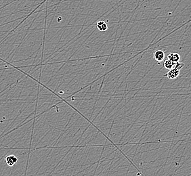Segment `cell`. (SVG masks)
Returning <instances> with one entry per match:
<instances>
[{
  "mask_svg": "<svg viewBox=\"0 0 191 176\" xmlns=\"http://www.w3.org/2000/svg\"><path fill=\"white\" fill-rule=\"evenodd\" d=\"M180 70L176 68H173L172 69H171L169 70V72L167 73L166 75H165V77H167L170 79H176V78L180 75Z\"/></svg>",
  "mask_w": 191,
  "mask_h": 176,
  "instance_id": "cell-1",
  "label": "cell"
},
{
  "mask_svg": "<svg viewBox=\"0 0 191 176\" xmlns=\"http://www.w3.org/2000/svg\"><path fill=\"white\" fill-rule=\"evenodd\" d=\"M18 158L14 155H10L6 156V163L10 167L14 166L18 162Z\"/></svg>",
  "mask_w": 191,
  "mask_h": 176,
  "instance_id": "cell-2",
  "label": "cell"
},
{
  "mask_svg": "<svg viewBox=\"0 0 191 176\" xmlns=\"http://www.w3.org/2000/svg\"><path fill=\"white\" fill-rule=\"evenodd\" d=\"M154 58L157 62H162L165 58V54L161 50H157L154 53Z\"/></svg>",
  "mask_w": 191,
  "mask_h": 176,
  "instance_id": "cell-3",
  "label": "cell"
},
{
  "mask_svg": "<svg viewBox=\"0 0 191 176\" xmlns=\"http://www.w3.org/2000/svg\"><path fill=\"white\" fill-rule=\"evenodd\" d=\"M167 59L171 60L175 62V63H177V62H179V61H180V56L178 53H170L167 56Z\"/></svg>",
  "mask_w": 191,
  "mask_h": 176,
  "instance_id": "cell-4",
  "label": "cell"
},
{
  "mask_svg": "<svg viewBox=\"0 0 191 176\" xmlns=\"http://www.w3.org/2000/svg\"><path fill=\"white\" fill-rule=\"evenodd\" d=\"M96 26L101 32H104V31H106L108 29V26L106 22L104 21H98L96 24Z\"/></svg>",
  "mask_w": 191,
  "mask_h": 176,
  "instance_id": "cell-5",
  "label": "cell"
},
{
  "mask_svg": "<svg viewBox=\"0 0 191 176\" xmlns=\"http://www.w3.org/2000/svg\"><path fill=\"white\" fill-rule=\"evenodd\" d=\"M176 63H175V62H172L171 60L167 59L164 61V63H163V66H164V67L167 69V70H171L173 68H174L175 65H176Z\"/></svg>",
  "mask_w": 191,
  "mask_h": 176,
  "instance_id": "cell-6",
  "label": "cell"
},
{
  "mask_svg": "<svg viewBox=\"0 0 191 176\" xmlns=\"http://www.w3.org/2000/svg\"><path fill=\"white\" fill-rule=\"evenodd\" d=\"M184 63H180V62H177L176 65H175L174 67L179 69V70H180L182 67H184Z\"/></svg>",
  "mask_w": 191,
  "mask_h": 176,
  "instance_id": "cell-7",
  "label": "cell"
}]
</instances>
